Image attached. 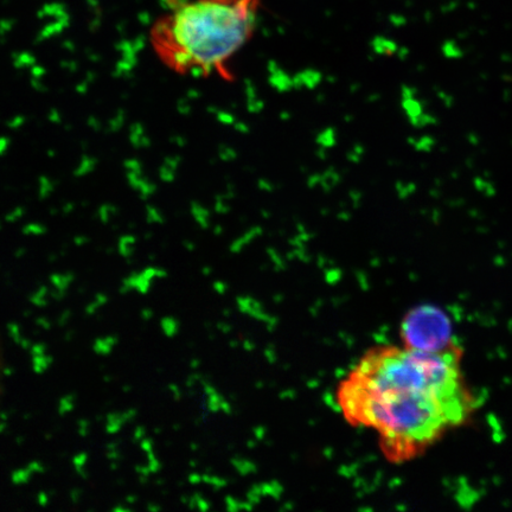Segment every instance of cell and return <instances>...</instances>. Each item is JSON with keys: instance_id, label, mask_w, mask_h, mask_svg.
Returning a JSON list of instances; mask_svg holds the SVG:
<instances>
[{"instance_id": "277c9868", "label": "cell", "mask_w": 512, "mask_h": 512, "mask_svg": "<svg viewBox=\"0 0 512 512\" xmlns=\"http://www.w3.org/2000/svg\"><path fill=\"white\" fill-rule=\"evenodd\" d=\"M3 375H4V360H3L2 343H0V400H2V394H3Z\"/></svg>"}, {"instance_id": "7a4b0ae2", "label": "cell", "mask_w": 512, "mask_h": 512, "mask_svg": "<svg viewBox=\"0 0 512 512\" xmlns=\"http://www.w3.org/2000/svg\"><path fill=\"white\" fill-rule=\"evenodd\" d=\"M152 29L162 61L182 75L232 80L229 62L251 40L260 0H183Z\"/></svg>"}, {"instance_id": "6da1fadb", "label": "cell", "mask_w": 512, "mask_h": 512, "mask_svg": "<svg viewBox=\"0 0 512 512\" xmlns=\"http://www.w3.org/2000/svg\"><path fill=\"white\" fill-rule=\"evenodd\" d=\"M463 358L458 342L433 352L377 345L339 383L338 408L350 426L377 434L387 462H413L477 412Z\"/></svg>"}, {"instance_id": "3957f363", "label": "cell", "mask_w": 512, "mask_h": 512, "mask_svg": "<svg viewBox=\"0 0 512 512\" xmlns=\"http://www.w3.org/2000/svg\"><path fill=\"white\" fill-rule=\"evenodd\" d=\"M400 339L403 347L427 352L444 350L457 342L450 317L430 304L416 306L403 317Z\"/></svg>"}]
</instances>
